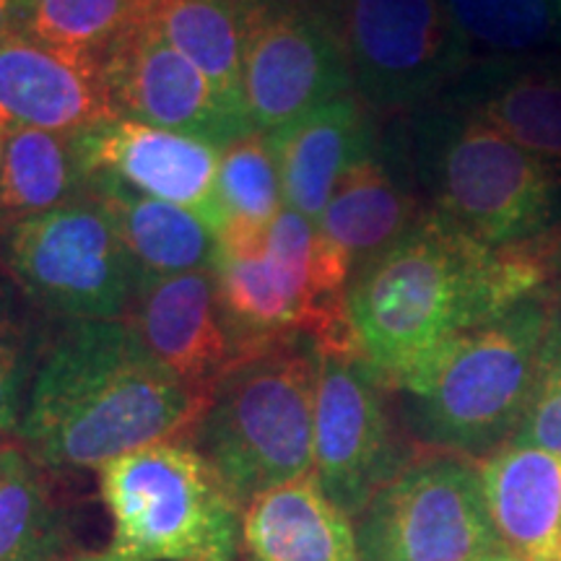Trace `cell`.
I'll list each match as a JSON object with an SVG mask.
<instances>
[{
    "label": "cell",
    "mask_w": 561,
    "mask_h": 561,
    "mask_svg": "<svg viewBox=\"0 0 561 561\" xmlns=\"http://www.w3.org/2000/svg\"><path fill=\"white\" fill-rule=\"evenodd\" d=\"M559 289V227L489 248L432 210L351 278L356 348L388 388H401L455 335Z\"/></svg>",
    "instance_id": "cell-1"
},
{
    "label": "cell",
    "mask_w": 561,
    "mask_h": 561,
    "mask_svg": "<svg viewBox=\"0 0 561 561\" xmlns=\"http://www.w3.org/2000/svg\"><path fill=\"white\" fill-rule=\"evenodd\" d=\"M203 405L125 320H66L42 348L19 439L47 471H100L153 442L187 439Z\"/></svg>",
    "instance_id": "cell-2"
},
{
    "label": "cell",
    "mask_w": 561,
    "mask_h": 561,
    "mask_svg": "<svg viewBox=\"0 0 561 561\" xmlns=\"http://www.w3.org/2000/svg\"><path fill=\"white\" fill-rule=\"evenodd\" d=\"M543 301L447 341L401 388L413 430L432 450L473 458L515 439L553 335Z\"/></svg>",
    "instance_id": "cell-3"
},
{
    "label": "cell",
    "mask_w": 561,
    "mask_h": 561,
    "mask_svg": "<svg viewBox=\"0 0 561 561\" xmlns=\"http://www.w3.org/2000/svg\"><path fill=\"white\" fill-rule=\"evenodd\" d=\"M320 348L307 335L280 341L231 367L187 439L242 510L314 466Z\"/></svg>",
    "instance_id": "cell-4"
},
{
    "label": "cell",
    "mask_w": 561,
    "mask_h": 561,
    "mask_svg": "<svg viewBox=\"0 0 561 561\" xmlns=\"http://www.w3.org/2000/svg\"><path fill=\"white\" fill-rule=\"evenodd\" d=\"M413 174L432 214L489 248L553 229L561 178L471 112L426 107L413 123Z\"/></svg>",
    "instance_id": "cell-5"
},
{
    "label": "cell",
    "mask_w": 561,
    "mask_h": 561,
    "mask_svg": "<svg viewBox=\"0 0 561 561\" xmlns=\"http://www.w3.org/2000/svg\"><path fill=\"white\" fill-rule=\"evenodd\" d=\"M112 543L133 561H242V504L191 439H164L100 468Z\"/></svg>",
    "instance_id": "cell-6"
},
{
    "label": "cell",
    "mask_w": 561,
    "mask_h": 561,
    "mask_svg": "<svg viewBox=\"0 0 561 561\" xmlns=\"http://www.w3.org/2000/svg\"><path fill=\"white\" fill-rule=\"evenodd\" d=\"M346 55L354 94L377 112H421L471 68L445 0H318Z\"/></svg>",
    "instance_id": "cell-7"
},
{
    "label": "cell",
    "mask_w": 561,
    "mask_h": 561,
    "mask_svg": "<svg viewBox=\"0 0 561 561\" xmlns=\"http://www.w3.org/2000/svg\"><path fill=\"white\" fill-rule=\"evenodd\" d=\"M30 305L66 320H123L140 273L107 208L91 195L19 221L0 242Z\"/></svg>",
    "instance_id": "cell-8"
},
{
    "label": "cell",
    "mask_w": 561,
    "mask_h": 561,
    "mask_svg": "<svg viewBox=\"0 0 561 561\" xmlns=\"http://www.w3.org/2000/svg\"><path fill=\"white\" fill-rule=\"evenodd\" d=\"M362 561H483L502 551L479 462L434 450L413 458L364 510Z\"/></svg>",
    "instance_id": "cell-9"
},
{
    "label": "cell",
    "mask_w": 561,
    "mask_h": 561,
    "mask_svg": "<svg viewBox=\"0 0 561 561\" xmlns=\"http://www.w3.org/2000/svg\"><path fill=\"white\" fill-rule=\"evenodd\" d=\"M242 94L252 130L271 133L354 94L333 24L318 0H240Z\"/></svg>",
    "instance_id": "cell-10"
},
{
    "label": "cell",
    "mask_w": 561,
    "mask_h": 561,
    "mask_svg": "<svg viewBox=\"0 0 561 561\" xmlns=\"http://www.w3.org/2000/svg\"><path fill=\"white\" fill-rule=\"evenodd\" d=\"M385 388L359 351H320L312 473L351 520L409 462L392 432Z\"/></svg>",
    "instance_id": "cell-11"
},
{
    "label": "cell",
    "mask_w": 561,
    "mask_h": 561,
    "mask_svg": "<svg viewBox=\"0 0 561 561\" xmlns=\"http://www.w3.org/2000/svg\"><path fill=\"white\" fill-rule=\"evenodd\" d=\"M102 66L121 117L187 133L219 149L252 130L221 102L206 73L144 21L130 19Z\"/></svg>",
    "instance_id": "cell-12"
},
{
    "label": "cell",
    "mask_w": 561,
    "mask_h": 561,
    "mask_svg": "<svg viewBox=\"0 0 561 561\" xmlns=\"http://www.w3.org/2000/svg\"><path fill=\"white\" fill-rule=\"evenodd\" d=\"M123 320L153 359L203 401L248 359L221 310L210 268L138 278Z\"/></svg>",
    "instance_id": "cell-13"
},
{
    "label": "cell",
    "mask_w": 561,
    "mask_h": 561,
    "mask_svg": "<svg viewBox=\"0 0 561 561\" xmlns=\"http://www.w3.org/2000/svg\"><path fill=\"white\" fill-rule=\"evenodd\" d=\"M89 182L110 178L149 198L187 208L219 231L227 224L219 198L221 149L208 140L115 117L79 133Z\"/></svg>",
    "instance_id": "cell-14"
},
{
    "label": "cell",
    "mask_w": 561,
    "mask_h": 561,
    "mask_svg": "<svg viewBox=\"0 0 561 561\" xmlns=\"http://www.w3.org/2000/svg\"><path fill=\"white\" fill-rule=\"evenodd\" d=\"M100 58L11 34L0 42V128L81 133L115 121Z\"/></svg>",
    "instance_id": "cell-15"
},
{
    "label": "cell",
    "mask_w": 561,
    "mask_h": 561,
    "mask_svg": "<svg viewBox=\"0 0 561 561\" xmlns=\"http://www.w3.org/2000/svg\"><path fill=\"white\" fill-rule=\"evenodd\" d=\"M284 203L318 227L343 174L377 151L371 112L356 94H343L268 133Z\"/></svg>",
    "instance_id": "cell-16"
},
{
    "label": "cell",
    "mask_w": 561,
    "mask_h": 561,
    "mask_svg": "<svg viewBox=\"0 0 561 561\" xmlns=\"http://www.w3.org/2000/svg\"><path fill=\"white\" fill-rule=\"evenodd\" d=\"M445 96V104L494 125L561 178V62L473 60Z\"/></svg>",
    "instance_id": "cell-17"
},
{
    "label": "cell",
    "mask_w": 561,
    "mask_h": 561,
    "mask_svg": "<svg viewBox=\"0 0 561 561\" xmlns=\"http://www.w3.org/2000/svg\"><path fill=\"white\" fill-rule=\"evenodd\" d=\"M483 500L502 551L523 561H557L561 543V458L507 442L479 462Z\"/></svg>",
    "instance_id": "cell-18"
},
{
    "label": "cell",
    "mask_w": 561,
    "mask_h": 561,
    "mask_svg": "<svg viewBox=\"0 0 561 561\" xmlns=\"http://www.w3.org/2000/svg\"><path fill=\"white\" fill-rule=\"evenodd\" d=\"M244 561H362L351 517L314 479L263 491L242 510Z\"/></svg>",
    "instance_id": "cell-19"
},
{
    "label": "cell",
    "mask_w": 561,
    "mask_h": 561,
    "mask_svg": "<svg viewBox=\"0 0 561 561\" xmlns=\"http://www.w3.org/2000/svg\"><path fill=\"white\" fill-rule=\"evenodd\" d=\"M421 216L424 210L419 208L411 182L392 167L388 149L377 146L375 153L351 167L335 185L318 231L356 276L409 234Z\"/></svg>",
    "instance_id": "cell-20"
},
{
    "label": "cell",
    "mask_w": 561,
    "mask_h": 561,
    "mask_svg": "<svg viewBox=\"0 0 561 561\" xmlns=\"http://www.w3.org/2000/svg\"><path fill=\"white\" fill-rule=\"evenodd\" d=\"M89 191L107 208L140 278L210 268L216 234L187 208L149 198L110 178H94Z\"/></svg>",
    "instance_id": "cell-21"
},
{
    "label": "cell",
    "mask_w": 561,
    "mask_h": 561,
    "mask_svg": "<svg viewBox=\"0 0 561 561\" xmlns=\"http://www.w3.org/2000/svg\"><path fill=\"white\" fill-rule=\"evenodd\" d=\"M133 19L149 24L195 62L221 102L250 125L242 94L240 0H136Z\"/></svg>",
    "instance_id": "cell-22"
},
{
    "label": "cell",
    "mask_w": 561,
    "mask_h": 561,
    "mask_svg": "<svg viewBox=\"0 0 561 561\" xmlns=\"http://www.w3.org/2000/svg\"><path fill=\"white\" fill-rule=\"evenodd\" d=\"M89 193L79 133L11 128L0 151V234Z\"/></svg>",
    "instance_id": "cell-23"
},
{
    "label": "cell",
    "mask_w": 561,
    "mask_h": 561,
    "mask_svg": "<svg viewBox=\"0 0 561 561\" xmlns=\"http://www.w3.org/2000/svg\"><path fill=\"white\" fill-rule=\"evenodd\" d=\"M37 462L19 450L0 453V561H68L76 536Z\"/></svg>",
    "instance_id": "cell-24"
},
{
    "label": "cell",
    "mask_w": 561,
    "mask_h": 561,
    "mask_svg": "<svg viewBox=\"0 0 561 561\" xmlns=\"http://www.w3.org/2000/svg\"><path fill=\"white\" fill-rule=\"evenodd\" d=\"M481 60L541 58L561 47V0H445Z\"/></svg>",
    "instance_id": "cell-25"
},
{
    "label": "cell",
    "mask_w": 561,
    "mask_h": 561,
    "mask_svg": "<svg viewBox=\"0 0 561 561\" xmlns=\"http://www.w3.org/2000/svg\"><path fill=\"white\" fill-rule=\"evenodd\" d=\"M136 0H19V32L60 50L104 58Z\"/></svg>",
    "instance_id": "cell-26"
},
{
    "label": "cell",
    "mask_w": 561,
    "mask_h": 561,
    "mask_svg": "<svg viewBox=\"0 0 561 561\" xmlns=\"http://www.w3.org/2000/svg\"><path fill=\"white\" fill-rule=\"evenodd\" d=\"M219 198L227 221L271 227L284 210V187L268 133L250 130L221 149Z\"/></svg>",
    "instance_id": "cell-27"
},
{
    "label": "cell",
    "mask_w": 561,
    "mask_h": 561,
    "mask_svg": "<svg viewBox=\"0 0 561 561\" xmlns=\"http://www.w3.org/2000/svg\"><path fill=\"white\" fill-rule=\"evenodd\" d=\"M32 328L0 294V430L19 434L42 351L34 348Z\"/></svg>",
    "instance_id": "cell-28"
},
{
    "label": "cell",
    "mask_w": 561,
    "mask_h": 561,
    "mask_svg": "<svg viewBox=\"0 0 561 561\" xmlns=\"http://www.w3.org/2000/svg\"><path fill=\"white\" fill-rule=\"evenodd\" d=\"M512 442V439H510ZM515 442L543 447L561 458V339L559 328H553L549 354L538 380L536 396H533L530 409L525 413Z\"/></svg>",
    "instance_id": "cell-29"
},
{
    "label": "cell",
    "mask_w": 561,
    "mask_h": 561,
    "mask_svg": "<svg viewBox=\"0 0 561 561\" xmlns=\"http://www.w3.org/2000/svg\"><path fill=\"white\" fill-rule=\"evenodd\" d=\"M19 32V0H0V42Z\"/></svg>",
    "instance_id": "cell-30"
},
{
    "label": "cell",
    "mask_w": 561,
    "mask_h": 561,
    "mask_svg": "<svg viewBox=\"0 0 561 561\" xmlns=\"http://www.w3.org/2000/svg\"><path fill=\"white\" fill-rule=\"evenodd\" d=\"M68 561H133V559L123 557V553H117L115 549H102V551H79Z\"/></svg>",
    "instance_id": "cell-31"
},
{
    "label": "cell",
    "mask_w": 561,
    "mask_h": 561,
    "mask_svg": "<svg viewBox=\"0 0 561 561\" xmlns=\"http://www.w3.org/2000/svg\"><path fill=\"white\" fill-rule=\"evenodd\" d=\"M19 447H24V445H21L19 434H11V432H3V430H0V453L19 450Z\"/></svg>",
    "instance_id": "cell-32"
},
{
    "label": "cell",
    "mask_w": 561,
    "mask_h": 561,
    "mask_svg": "<svg viewBox=\"0 0 561 561\" xmlns=\"http://www.w3.org/2000/svg\"><path fill=\"white\" fill-rule=\"evenodd\" d=\"M483 561H523V559L512 557V553H507V551H496V553H491V557H486Z\"/></svg>",
    "instance_id": "cell-33"
},
{
    "label": "cell",
    "mask_w": 561,
    "mask_h": 561,
    "mask_svg": "<svg viewBox=\"0 0 561 561\" xmlns=\"http://www.w3.org/2000/svg\"><path fill=\"white\" fill-rule=\"evenodd\" d=\"M559 289H561V227H559Z\"/></svg>",
    "instance_id": "cell-34"
},
{
    "label": "cell",
    "mask_w": 561,
    "mask_h": 561,
    "mask_svg": "<svg viewBox=\"0 0 561 561\" xmlns=\"http://www.w3.org/2000/svg\"><path fill=\"white\" fill-rule=\"evenodd\" d=\"M3 136H5V130L0 128V151H3Z\"/></svg>",
    "instance_id": "cell-35"
},
{
    "label": "cell",
    "mask_w": 561,
    "mask_h": 561,
    "mask_svg": "<svg viewBox=\"0 0 561 561\" xmlns=\"http://www.w3.org/2000/svg\"><path fill=\"white\" fill-rule=\"evenodd\" d=\"M557 561H561V543H559V553H557Z\"/></svg>",
    "instance_id": "cell-36"
}]
</instances>
